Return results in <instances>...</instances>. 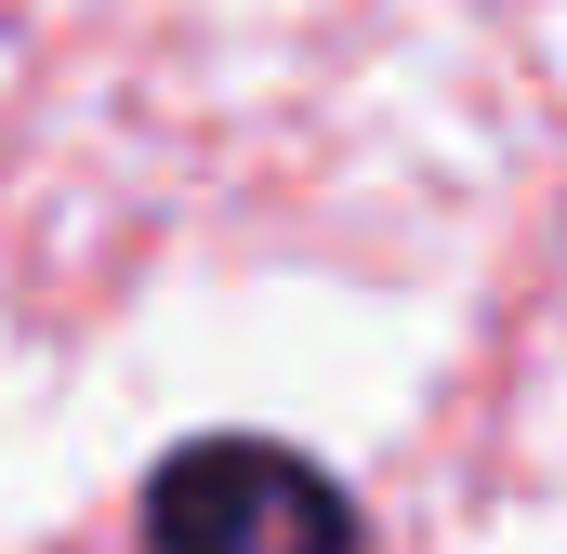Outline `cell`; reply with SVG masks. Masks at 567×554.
Listing matches in <instances>:
<instances>
[{
  "instance_id": "1",
  "label": "cell",
  "mask_w": 567,
  "mask_h": 554,
  "mask_svg": "<svg viewBox=\"0 0 567 554\" xmlns=\"http://www.w3.org/2000/svg\"><path fill=\"white\" fill-rule=\"evenodd\" d=\"M133 542L145 554H383L370 502L265 422H212V435L158 449L133 489Z\"/></svg>"
}]
</instances>
